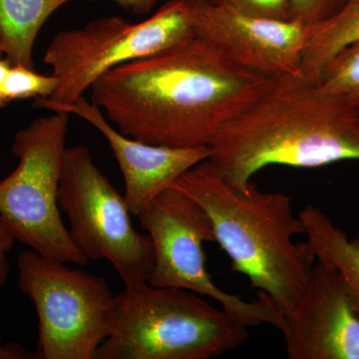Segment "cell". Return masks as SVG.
<instances>
[{
  "mask_svg": "<svg viewBox=\"0 0 359 359\" xmlns=\"http://www.w3.org/2000/svg\"><path fill=\"white\" fill-rule=\"evenodd\" d=\"M271 80L195 36L118 66L90 90L92 102L122 134L151 145L195 148L209 146Z\"/></svg>",
  "mask_w": 359,
  "mask_h": 359,
  "instance_id": "obj_1",
  "label": "cell"
},
{
  "mask_svg": "<svg viewBox=\"0 0 359 359\" xmlns=\"http://www.w3.org/2000/svg\"><path fill=\"white\" fill-rule=\"evenodd\" d=\"M210 148L222 178L244 191L257 172L273 165L318 168L359 160V108L299 74L273 78Z\"/></svg>",
  "mask_w": 359,
  "mask_h": 359,
  "instance_id": "obj_2",
  "label": "cell"
},
{
  "mask_svg": "<svg viewBox=\"0 0 359 359\" xmlns=\"http://www.w3.org/2000/svg\"><path fill=\"white\" fill-rule=\"evenodd\" d=\"M172 187L207 212L215 242L230 257L231 271L247 276L280 314L289 311L316 261L308 242L294 241L304 226L289 196L263 192L254 183L238 190L209 160L191 168Z\"/></svg>",
  "mask_w": 359,
  "mask_h": 359,
  "instance_id": "obj_3",
  "label": "cell"
},
{
  "mask_svg": "<svg viewBox=\"0 0 359 359\" xmlns=\"http://www.w3.org/2000/svg\"><path fill=\"white\" fill-rule=\"evenodd\" d=\"M248 337V327L200 294L146 283L116 294L112 332L94 359H210Z\"/></svg>",
  "mask_w": 359,
  "mask_h": 359,
  "instance_id": "obj_4",
  "label": "cell"
},
{
  "mask_svg": "<svg viewBox=\"0 0 359 359\" xmlns=\"http://www.w3.org/2000/svg\"><path fill=\"white\" fill-rule=\"evenodd\" d=\"M69 116L52 112L15 134L11 151L20 162L0 181V219L40 256L85 266L89 261L73 242L58 205Z\"/></svg>",
  "mask_w": 359,
  "mask_h": 359,
  "instance_id": "obj_5",
  "label": "cell"
},
{
  "mask_svg": "<svg viewBox=\"0 0 359 359\" xmlns=\"http://www.w3.org/2000/svg\"><path fill=\"white\" fill-rule=\"evenodd\" d=\"M195 36L187 0H170L139 23L105 16L82 28L59 32L43 57L58 80L55 91L46 99L62 105L75 102L110 70Z\"/></svg>",
  "mask_w": 359,
  "mask_h": 359,
  "instance_id": "obj_6",
  "label": "cell"
},
{
  "mask_svg": "<svg viewBox=\"0 0 359 359\" xmlns=\"http://www.w3.org/2000/svg\"><path fill=\"white\" fill-rule=\"evenodd\" d=\"M25 250L18 287L39 318L37 359H94L112 332L116 295L103 276Z\"/></svg>",
  "mask_w": 359,
  "mask_h": 359,
  "instance_id": "obj_7",
  "label": "cell"
},
{
  "mask_svg": "<svg viewBox=\"0 0 359 359\" xmlns=\"http://www.w3.org/2000/svg\"><path fill=\"white\" fill-rule=\"evenodd\" d=\"M58 205L69 221L73 242L88 261L109 262L125 287L148 283L154 268L151 238L135 230L124 196L84 146L66 150Z\"/></svg>",
  "mask_w": 359,
  "mask_h": 359,
  "instance_id": "obj_8",
  "label": "cell"
},
{
  "mask_svg": "<svg viewBox=\"0 0 359 359\" xmlns=\"http://www.w3.org/2000/svg\"><path fill=\"white\" fill-rule=\"evenodd\" d=\"M154 249V268L148 283L179 287L218 302L245 327L268 325L280 328L282 314L264 292L245 302L217 287L205 268L203 244L215 242L211 219L195 201L177 189L159 194L137 216Z\"/></svg>",
  "mask_w": 359,
  "mask_h": 359,
  "instance_id": "obj_9",
  "label": "cell"
},
{
  "mask_svg": "<svg viewBox=\"0 0 359 359\" xmlns=\"http://www.w3.org/2000/svg\"><path fill=\"white\" fill-rule=\"evenodd\" d=\"M187 1L196 36L218 47L238 65L269 78L301 73L308 26L252 15L208 0Z\"/></svg>",
  "mask_w": 359,
  "mask_h": 359,
  "instance_id": "obj_10",
  "label": "cell"
},
{
  "mask_svg": "<svg viewBox=\"0 0 359 359\" xmlns=\"http://www.w3.org/2000/svg\"><path fill=\"white\" fill-rule=\"evenodd\" d=\"M280 330L290 359H359V316L341 276L320 261Z\"/></svg>",
  "mask_w": 359,
  "mask_h": 359,
  "instance_id": "obj_11",
  "label": "cell"
},
{
  "mask_svg": "<svg viewBox=\"0 0 359 359\" xmlns=\"http://www.w3.org/2000/svg\"><path fill=\"white\" fill-rule=\"evenodd\" d=\"M33 105L51 112L78 116L105 137L124 177L125 201L131 215L136 217L159 194L171 188L182 175L210 157L209 146L172 148L130 138L114 128L102 110L84 96L65 105L39 98Z\"/></svg>",
  "mask_w": 359,
  "mask_h": 359,
  "instance_id": "obj_12",
  "label": "cell"
},
{
  "mask_svg": "<svg viewBox=\"0 0 359 359\" xmlns=\"http://www.w3.org/2000/svg\"><path fill=\"white\" fill-rule=\"evenodd\" d=\"M299 217L316 261L339 273L359 316V241L349 240L316 205H306Z\"/></svg>",
  "mask_w": 359,
  "mask_h": 359,
  "instance_id": "obj_13",
  "label": "cell"
},
{
  "mask_svg": "<svg viewBox=\"0 0 359 359\" xmlns=\"http://www.w3.org/2000/svg\"><path fill=\"white\" fill-rule=\"evenodd\" d=\"M72 0H0V49L11 66L34 69L33 46L49 18Z\"/></svg>",
  "mask_w": 359,
  "mask_h": 359,
  "instance_id": "obj_14",
  "label": "cell"
},
{
  "mask_svg": "<svg viewBox=\"0 0 359 359\" xmlns=\"http://www.w3.org/2000/svg\"><path fill=\"white\" fill-rule=\"evenodd\" d=\"M356 43H359V0H346L327 20L309 26L301 72L318 82L327 63Z\"/></svg>",
  "mask_w": 359,
  "mask_h": 359,
  "instance_id": "obj_15",
  "label": "cell"
},
{
  "mask_svg": "<svg viewBox=\"0 0 359 359\" xmlns=\"http://www.w3.org/2000/svg\"><path fill=\"white\" fill-rule=\"evenodd\" d=\"M320 88L359 108V43L339 52L318 81Z\"/></svg>",
  "mask_w": 359,
  "mask_h": 359,
  "instance_id": "obj_16",
  "label": "cell"
},
{
  "mask_svg": "<svg viewBox=\"0 0 359 359\" xmlns=\"http://www.w3.org/2000/svg\"><path fill=\"white\" fill-rule=\"evenodd\" d=\"M57 78L39 74L34 69L21 65L11 66L4 81L7 102L18 99L48 98L57 87Z\"/></svg>",
  "mask_w": 359,
  "mask_h": 359,
  "instance_id": "obj_17",
  "label": "cell"
},
{
  "mask_svg": "<svg viewBox=\"0 0 359 359\" xmlns=\"http://www.w3.org/2000/svg\"><path fill=\"white\" fill-rule=\"evenodd\" d=\"M242 13L275 20H292V0H208Z\"/></svg>",
  "mask_w": 359,
  "mask_h": 359,
  "instance_id": "obj_18",
  "label": "cell"
},
{
  "mask_svg": "<svg viewBox=\"0 0 359 359\" xmlns=\"http://www.w3.org/2000/svg\"><path fill=\"white\" fill-rule=\"evenodd\" d=\"M346 2V0H292V20L309 27L327 20Z\"/></svg>",
  "mask_w": 359,
  "mask_h": 359,
  "instance_id": "obj_19",
  "label": "cell"
},
{
  "mask_svg": "<svg viewBox=\"0 0 359 359\" xmlns=\"http://www.w3.org/2000/svg\"><path fill=\"white\" fill-rule=\"evenodd\" d=\"M15 238L8 231L4 222L0 219V287L6 283L11 268L8 262V254L15 245Z\"/></svg>",
  "mask_w": 359,
  "mask_h": 359,
  "instance_id": "obj_20",
  "label": "cell"
},
{
  "mask_svg": "<svg viewBox=\"0 0 359 359\" xmlns=\"http://www.w3.org/2000/svg\"><path fill=\"white\" fill-rule=\"evenodd\" d=\"M0 359H37L35 351L30 353L16 342L4 344L0 334Z\"/></svg>",
  "mask_w": 359,
  "mask_h": 359,
  "instance_id": "obj_21",
  "label": "cell"
},
{
  "mask_svg": "<svg viewBox=\"0 0 359 359\" xmlns=\"http://www.w3.org/2000/svg\"><path fill=\"white\" fill-rule=\"evenodd\" d=\"M89 1H97V0H89ZM110 1L115 2L124 11H130L137 15H144L152 11L157 0H110Z\"/></svg>",
  "mask_w": 359,
  "mask_h": 359,
  "instance_id": "obj_22",
  "label": "cell"
},
{
  "mask_svg": "<svg viewBox=\"0 0 359 359\" xmlns=\"http://www.w3.org/2000/svg\"><path fill=\"white\" fill-rule=\"evenodd\" d=\"M11 67V63L6 59V60H0V107H4V105L8 103L6 95H4V81H6L7 73H8Z\"/></svg>",
  "mask_w": 359,
  "mask_h": 359,
  "instance_id": "obj_23",
  "label": "cell"
},
{
  "mask_svg": "<svg viewBox=\"0 0 359 359\" xmlns=\"http://www.w3.org/2000/svg\"><path fill=\"white\" fill-rule=\"evenodd\" d=\"M1 52H2V51H1V49H0V53H1Z\"/></svg>",
  "mask_w": 359,
  "mask_h": 359,
  "instance_id": "obj_24",
  "label": "cell"
}]
</instances>
